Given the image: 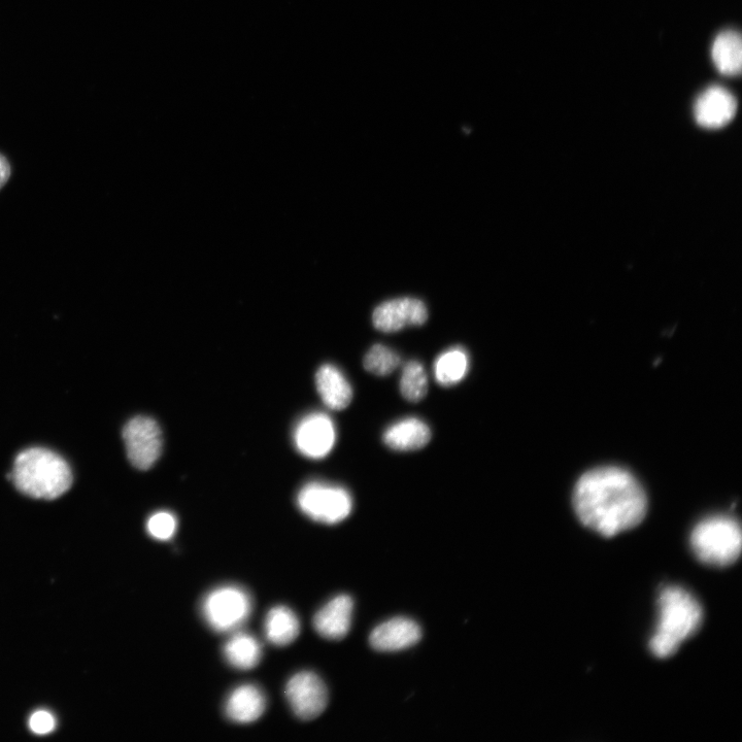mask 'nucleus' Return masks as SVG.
<instances>
[{
    "mask_svg": "<svg viewBox=\"0 0 742 742\" xmlns=\"http://www.w3.org/2000/svg\"><path fill=\"white\" fill-rule=\"evenodd\" d=\"M29 728L35 734L46 735L54 731L56 720L51 713L39 711L31 716Z\"/></svg>",
    "mask_w": 742,
    "mask_h": 742,
    "instance_id": "nucleus-24",
    "label": "nucleus"
},
{
    "mask_svg": "<svg viewBox=\"0 0 742 742\" xmlns=\"http://www.w3.org/2000/svg\"><path fill=\"white\" fill-rule=\"evenodd\" d=\"M420 626L406 618H396L377 627L369 638L370 646L379 652H398L420 642Z\"/></svg>",
    "mask_w": 742,
    "mask_h": 742,
    "instance_id": "nucleus-12",
    "label": "nucleus"
},
{
    "mask_svg": "<svg viewBox=\"0 0 742 742\" xmlns=\"http://www.w3.org/2000/svg\"><path fill=\"white\" fill-rule=\"evenodd\" d=\"M400 363V356L383 345H375L366 353L363 360V366L368 373L378 377L391 375Z\"/></svg>",
    "mask_w": 742,
    "mask_h": 742,
    "instance_id": "nucleus-22",
    "label": "nucleus"
},
{
    "mask_svg": "<svg viewBox=\"0 0 742 742\" xmlns=\"http://www.w3.org/2000/svg\"><path fill=\"white\" fill-rule=\"evenodd\" d=\"M123 440L129 462L138 469H150L161 455L162 432L151 418L130 420L123 429Z\"/></svg>",
    "mask_w": 742,
    "mask_h": 742,
    "instance_id": "nucleus-7",
    "label": "nucleus"
},
{
    "mask_svg": "<svg viewBox=\"0 0 742 742\" xmlns=\"http://www.w3.org/2000/svg\"><path fill=\"white\" fill-rule=\"evenodd\" d=\"M9 478L23 494L53 500L70 490L71 467L58 454L44 448H31L16 458Z\"/></svg>",
    "mask_w": 742,
    "mask_h": 742,
    "instance_id": "nucleus-3",
    "label": "nucleus"
},
{
    "mask_svg": "<svg viewBox=\"0 0 742 742\" xmlns=\"http://www.w3.org/2000/svg\"><path fill=\"white\" fill-rule=\"evenodd\" d=\"M297 501L299 509L309 518L328 525L346 520L353 509L348 491L317 482L303 487Z\"/></svg>",
    "mask_w": 742,
    "mask_h": 742,
    "instance_id": "nucleus-5",
    "label": "nucleus"
},
{
    "mask_svg": "<svg viewBox=\"0 0 742 742\" xmlns=\"http://www.w3.org/2000/svg\"><path fill=\"white\" fill-rule=\"evenodd\" d=\"M428 320L425 303L417 298L402 297L382 303L374 312L376 329L393 333L411 326H421Z\"/></svg>",
    "mask_w": 742,
    "mask_h": 742,
    "instance_id": "nucleus-9",
    "label": "nucleus"
},
{
    "mask_svg": "<svg viewBox=\"0 0 742 742\" xmlns=\"http://www.w3.org/2000/svg\"><path fill=\"white\" fill-rule=\"evenodd\" d=\"M736 111L735 97L726 89L714 86L708 88L699 96L694 113L700 126L717 129L730 123Z\"/></svg>",
    "mask_w": 742,
    "mask_h": 742,
    "instance_id": "nucleus-11",
    "label": "nucleus"
},
{
    "mask_svg": "<svg viewBox=\"0 0 742 742\" xmlns=\"http://www.w3.org/2000/svg\"><path fill=\"white\" fill-rule=\"evenodd\" d=\"M224 656L234 668L251 670L260 663L262 649L255 637L246 633H239L234 635L226 644Z\"/></svg>",
    "mask_w": 742,
    "mask_h": 742,
    "instance_id": "nucleus-19",
    "label": "nucleus"
},
{
    "mask_svg": "<svg viewBox=\"0 0 742 742\" xmlns=\"http://www.w3.org/2000/svg\"><path fill=\"white\" fill-rule=\"evenodd\" d=\"M695 556L704 564L726 567L741 555L742 534L738 522L729 516H714L701 521L691 535Z\"/></svg>",
    "mask_w": 742,
    "mask_h": 742,
    "instance_id": "nucleus-4",
    "label": "nucleus"
},
{
    "mask_svg": "<svg viewBox=\"0 0 742 742\" xmlns=\"http://www.w3.org/2000/svg\"><path fill=\"white\" fill-rule=\"evenodd\" d=\"M318 393L333 411H343L350 406L353 399V390L339 369L330 364L319 368L316 375Z\"/></svg>",
    "mask_w": 742,
    "mask_h": 742,
    "instance_id": "nucleus-14",
    "label": "nucleus"
},
{
    "mask_svg": "<svg viewBox=\"0 0 742 742\" xmlns=\"http://www.w3.org/2000/svg\"><path fill=\"white\" fill-rule=\"evenodd\" d=\"M286 697L295 716L313 721L326 710L329 695L324 682L313 672H300L286 686Z\"/></svg>",
    "mask_w": 742,
    "mask_h": 742,
    "instance_id": "nucleus-8",
    "label": "nucleus"
},
{
    "mask_svg": "<svg viewBox=\"0 0 742 742\" xmlns=\"http://www.w3.org/2000/svg\"><path fill=\"white\" fill-rule=\"evenodd\" d=\"M468 366L465 350L452 348L437 358L434 364L435 380L443 387H452L464 379Z\"/></svg>",
    "mask_w": 742,
    "mask_h": 742,
    "instance_id": "nucleus-20",
    "label": "nucleus"
},
{
    "mask_svg": "<svg viewBox=\"0 0 742 742\" xmlns=\"http://www.w3.org/2000/svg\"><path fill=\"white\" fill-rule=\"evenodd\" d=\"M294 441L297 450L308 458L322 459L335 444V428L325 414H312L303 419L295 429Z\"/></svg>",
    "mask_w": 742,
    "mask_h": 742,
    "instance_id": "nucleus-10",
    "label": "nucleus"
},
{
    "mask_svg": "<svg viewBox=\"0 0 742 742\" xmlns=\"http://www.w3.org/2000/svg\"><path fill=\"white\" fill-rule=\"evenodd\" d=\"M580 521L605 537L637 527L648 512V499L629 471L614 466L586 472L573 492Z\"/></svg>",
    "mask_w": 742,
    "mask_h": 742,
    "instance_id": "nucleus-1",
    "label": "nucleus"
},
{
    "mask_svg": "<svg viewBox=\"0 0 742 742\" xmlns=\"http://www.w3.org/2000/svg\"><path fill=\"white\" fill-rule=\"evenodd\" d=\"M11 176V167L8 160L0 155V189H2L8 182Z\"/></svg>",
    "mask_w": 742,
    "mask_h": 742,
    "instance_id": "nucleus-25",
    "label": "nucleus"
},
{
    "mask_svg": "<svg viewBox=\"0 0 742 742\" xmlns=\"http://www.w3.org/2000/svg\"><path fill=\"white\" fill-rule=\"evenodd\" d=\"M431 440L429 427L416 418L404 419L389 427L384 435L385 445L398 452L423 449Z\"/></svg>",
    "mask_w": 742,
    "mask_h": 742,
    "instance_id": "nucleus-15",
    "label": "nucleus"
},
{
    "mask_svg": "<svg viewBox=\"0 0 742 742\" xmlns=\"http://www.w3.org/2000/svg\"><path fill=\"white\" fill-rule=\"evenodd\" d=\"M400 392L404 399L417 403L428 393V377L423 365L410 361L404 365L400 378Z\"/></svg>",
    "mask_w": 742,
    "mask_h": 742,
    "instance_id": "nucleus-21",
    "label": "nucleus"
},
{
    "mask_svg": "<svg viewBox=\"0 0 742 742\" xmlns=\"http://www.w3.org/2000/svg\"><path fill=\"white\" fill-rule=\"evenodd\" d=\"M252 612V600L238 587H223L210 593L202 603V614L217 632H229L246 622Z\"/></svg>",
    "mask_w": 742,
    "mask_h": 742,
    "instance_id": "nucleus-6",
    "label": "nucleus"
},
{
    "mask_svg": "<svg viewBox=\"0 0 742 742\" xmlns=\"http://www.w3.org/2000/svg\"><path fill=\"white\" fill-rule=\"evenodd\" d=\"M266 699L255 686H242L229 696L225 713L227 718L238 724H250L259 720L265 712Z\"/></svg>",
    "mask_w": 742,
    "mask_h": 742,
    "instance_id": "nucleus-16",
    "label": "nucleus"
},
{
    "mask_svg": "<svg viewBox=\"0 0 742 742\" xmlns=\"http://www.w3.org/2000/svg\"><path fill=\"white\" fill-rule=\"evenodd\" d=\"M147 528L150 535L158 541H168L177 530V519L170 513H157L149 519Z\"/></svg>",
    "mask_w": 742,
    "mask_h": 742,
    "instance_id": "nucleus-23",
    "label": "nucleus"
},
{
    "mask_svg": "<svg viewBox=\"0 0 742 742\" xmlns=\"http://www.w3.org/2000/svg\"><path fill=\"white\" fill-rule=\"evenodd\" d=\"M353 610L354 602L350 596L335 597L315 616L316 631L330 640L345 638L351 629Z\"/></svg>",
    "mask_w": 742,
    "mask_h": 742,
    "instance_id": "nucleus-13",
    "label": "nucleus"
},
{
    "mask_svg": "<svg viewBox=\"0 0 742 742\" xmlns=\"http://www.w3.org/2000/svg\"><path fill=\"white\" fill-rule=\"evenodd\" d=\"M712 56L721 74L739 75L742 64V45L738 33L733 30L720 33L714 42Z\"/></svg>",
    "mask_w": 742,
    "mask_h": 742,
    "instance_id": "nucleus-18",
    "label": "nucleus"
},
{
    "mask_svg": "<svg viewBox=\"0 0 742 742\" xmlns=\"http://www.w3.org/2000/svg\"><path fill=\"white\" fill-rule=\"evenodd\" d=\"M264 627L268 642L277 647L291 645L300 633L298 618L285 606H277L269 612Z\"/></svg>",
    "mask_w": 742,
    "mask_h": 742,
    "instance_id": "nucleus-17",
    "label": "nucleus"
},
{
    "mask_svg": "<svg viewBox=\"0 0 742 742\" xmlns=\"http://www.w3.org/2000/svg\"><path fill=\"white\" fill-rule=\"evenodd\" d=\"M659 609V624L650 649L657 658L665 659L676 654L700 629L703 611L696 598L680 587H667L661 592Z\"/></svg>",
    "mask_w": 742,
    "mask_h": 742,
    "instance_id": "nucleus-2",
    "label": "nucleus"
}]
</instances>
